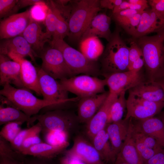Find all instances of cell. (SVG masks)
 Returning a JSON list of instances; mask_svg holds the SVG:
<instances>
[{
	"label": "cell",
	"instance_id": "d590c367",
	"mask_svg": "<svg viewBox=\"0 0 164 164\" xmlns=\"http://www.w3.org/2000/svg\"><path fill=\"white\" fill-rule=\"evenodd\" d=\"M42 128L40 123L38 122L35 125L33 131L23 142L20 149V153L24 150L33 145L42 142L39 135L42 132Z\"/></svg>",
	"mask_w": 164,
	"mask_h": 164
},
{
	"label": "cell",
	"instance_id": "ee69618b",
	"mask_svg": "<svg viewBox=\"0 0 164 164\" xmlns=\"http://www.w3.org/2000/svg\"><path fill=\"white\" fill-rule=\"evenodd\" d=\"M123 0H100L101 8H105L113 10L119 5Z\"/></svg>",
	"mask_w": 164,
	"mask_h": 164
},
{
	"label": "cell",
	"instance_id": "f1b7e54d",
	"mask_svg": "<svg viewBox=\"0 0 164 164\" xmlns=\"http://www.w3.org/2000/svg\"><path fill=\"white\" fill-rule=\"evenodd\" d=\"M80 52L90 60L97 61L101 57L104 47L99 38L92 36L86 38L79 42Z\"/></svg>",
	"mask_w": 164,
	"mask_h": 164
},
{
	"label": "cell",
	"instance_id": "db71d44e",
	"mask_svg": "<svg viewBox=\"0 0 164 164\" xmlns=\"http://www.w3.org/2000/svg\"><path fill=\"white\" fill-rule=\"evenodd\" d=\"M154 82L159 85L164 91V75Z\"/></svg>",
	"mask_w": 164,
	"mask_h": 164
},
{
	"label": "cell",
	"instance_id": "6da1fadb",
	"mask_svg": "<svg viewBox=\"0 0 164 164\" xmlns=\"http://www.w3.org/2000/svg\"><path fill=\"white\" fill-rule=\"evenodd\" d=\"M141 49L147 82H154L164 75V29L155 35L133 39Z\"/></svg>",
	"mask_w": 164,
	"mask_h": 164
},
{
	"label": "cell",
	"instance_id": "8992f818",
	"mask_svg": "<svg viewBox=\"0 0 164 164\" xmlns=\"http://www.w3.org/2000/svg\"><path fill=\"white\" fill-rule=\"evenodd\" d=\"M62 88L80 98L105 92V79L84 74L60 80Z\"/></svg>",
	"mask_w": 164,
	"mask_h": 164
},
{
	"label": "cell",
	"instance_id": "f6af8a7d",
	"mask_svg": "<svg viewBox=\"0 0 164 164\" xmlns=\"http://www.w3.org/2000/svg\"><path fill=\"white\" fill-rule=\"evenodd\" d=\"M145 164H164V148L148 160Z\"/></svg>",
	"mask_w": 164,
	"mask_h": 164
},
{
	"label": "cell",
	"instance_id": "603a6c76",
	"mask_svg": "<svg viewBox=\"0 0 164 164\" xmlns=\"http://www.w3.org/2000/svg\"><path fill=\"white\" fill-rule=\"evenodd\" d=\"M132 118L139 129L153 137L164 148V123L160 119L155 116L142 119Z\"/></svg>",
	"mask_w": 164,
	"mask_h": 164
},
{
	"label": "cell",
	"instance_id": "277c9868",
	"mask_svg": "<svg viewBox=\"0 0 164 164\" xmlns=\"http://www.w3.org/2000/svg\"><path fill=\"white\" fill-rule=\"evenodd\" d=\"M73 2L68 18V37L73 42H79L91 21L101 8L98 0H77Z\"/></svg>",
	"mask_w": 164,
	"mask_h": 164
},
{
	"label": "cell",
	"instance_id": "8d00e7d4",
	"mask_svg": "<svg viewBox=\"0 0 164 164\" xmlns=\"http://www.w3.org/2000/svg\"><path fill=\"white\" fill-rule=\"evenodd\" d=\"M18 0H0V18L7 17L19 9Z\"/></svg>",
	"mask_w": 164,
	"mask_h": 164
},
{
	"label": "cell",
	"instance_id": "ba28073f",
	"mask_svg": "<svg viewBox=\"0 0 164 164\" xmlns=\"http://www.w3.org/2000/svg\"><path fill=\"white\" fill-rule=\"evenodd\" d=\"M41 94L44 100L64 105L78 101V97H68V92L63 89L59 82L46 73L42 68L37 69Z\"/></svg>",
	"mask_w": 164,
	"mask_h": 164
},
{
	"label": "cell",
	"instance_id": "8fae6325",
	"mask_svg": "<svg viewBox=\"0 0 164 164\" xmlns=\"http://www.w3.org/2000/svg\"><path fill=\"white\" fill-rule=\"evenodd\" d=\"M109 92L119 95L139 84L146 81L145 75L140 71L132 70L113 73L104 77Z\"/></svg>",
	"mask_w": 164,
	"mask_h": 164
},
{
	"label": "cell",
	"instance_id": "74e56055",
	"mask_svg": "<svg viewBox=\"0 0 164 164\" xmlns=\"http://www.w3.org/2000/svg\"><path fill=\"white\" fill-rule=\"evenodd\" d=\"M132 137L134 140L137 151L144 164L155 154L159 152L149 148L138 139L135 138L133 136Z\"/></svg>",
	"mask_w": 164,
	"mask_h": 164
},
{
	"label": "cell",
	"instance_id": "d4e9b609",
	"mask_svg": "<svg viewBox=\"0 0 164 164\" xmlns=\"http://www.w3.org/2000/svg\"><path fill=\"white\" fill-rule=\"evenodd\" d=\"M135 96L151 102L164 101V91L154 82L145 81L128 90Z\"/></svg>",
	"mask_w": 164,
	"mask_h": 164
},
{
	"label": "cell",
	"instance_id": "484cf974",
	"mask_svg": "<svg viewBox=\"0 0 164 164\" xmlns=\"http://www.w3.org/2000/svg\"><path fill=\"white\" fill-rule=\"evenodd\" d=\"M122 162L128 164H144L137 151L129 126L127 136L117 155L115 164Z\"/></svg>",
	"mask_w": 164,
	"mask_h": 164
},
{
	"label": "cell",
	"instance_id": "bcb514c9",
	"mask_svg": "<svg viewBox=\"0 0 164 164\" xmlns=\"http://www.w3.org/2000/svg\"><path fill=\"white\" fill-rule=\"evenodd\" d=\"M60 164H86L80 159L65 155L60 160Z\"/></svg>",
	"mask_w": 164,
	"mask_h": 164
},
{
	"label": "cell",
	"instance_id": "3957f363",
	"mask_svg": "<svg viewBox=\"0 0 164 164\" xmlns=\"http://www.w3.org/2000/svg\"><path fill=\"white\" fill-rule=\"evenodd\" d=\"M117 26L101 56V74L104 77L129 70V47L121 38Z\"/></svg>",
	"mask_w": 164,
	"mask_h": 164
},
{
	"label": "cell",
	"instance_id": "816d5d0a",
	"mask_svg": "<svg viewBox=\"0 0 164 164\" xmlns=\"http://www.w3.org/2000/svg\"><path fill=\"white\" fill-rule=\"evenodd\" d=\"M130 3L127 0H123L119 5L115 7L112 10V14L129 9Z\"/></svg>",
	"mask_w": 164,
	"mask_h": 164
},
{
	"label": "cell",
	"instance_id": "4dcf8cb0",
	"mask_svg": "<svg viewBox=\"0 0 164 164\" xmlns=\"http://www.w3.org/2000/svg\"><path fill=\"white\" fill-rule=\"evenodd\" d=\"M47 4L49 7V9L44 23L46 27L44 35L46 38L51 41L50 39L53 37L56 29L57 20V8L53 1H50Z\"/></svg>",
	"mask_w": 164,
	"mask_h": 164
},
{
	"label": "cell",
	"instance_id": "9f6ffc18",
	"mask_svg": "<svg viewBox=\"0 0 164 164\" xmlns=\"http://www.w3.org/2000/svg\"><path fill=\"white\" fill-rule=\"evenodd\" d=\"M128 164L126 163H125V162H122V163H118V164Z\"/></svg>",
	"mask_w": 164,
	"mask_h": 164
},
{
	"label": "cell",
	"instance_id": "b9f144b4",
	"mask_svg": "<svg viewBox=\"0 0 164 164\" xmlns=\"http://www.w3.org/2000/svg\"><path fill=\"white\" fill-rule=\"evenodd\" d=\"M138 13H142L134 10L128 9L112 14V16L114 20L118 24Z\"/></svg>",
	"mask_w": 164,
	"mask_h": 164
},
{
	"label": "cell",
	"instance_id": "60d3db41",
	"mask_svg": "<svg viewBox=\"0 0 164 164\" xmlns=\"http://www.w3.org/2000/svg\"><path fill=\"white\" fill-rule=\"evenodd\" d=\"M129 67L135 61L143 56L142 51L135 40H129ZM129 70V69H128Z\"/></svg>",
	"mask_w": 164,
	"mask_h": 164
},
{
	"label": "cell",
	"instance_id": "9a60e30c",
	"mask_svg": "<svg viewBox=\"0 0 164 164\" xmlns=\"http://www.w3.org/2000/svg\"><path fill=\"white\" fill-rule=\"evenodd\" d=\"M7 56L20 64L21 79L25 88L41 95L37 69L30 61L17 54L10 53Z\"/></svg>",
	"mask_w": 164,
	"mask_h": 164
},
{
	"label": "cell",
	"instance_id": "681fc988",
	"mask_svg": "<svg viewBox=\"0 0 164 164\" xmlns=\"http://www.w3.org/2000/svg\"><path fill=\"white\" fill-rule=\"evenodd\" d=\"M46 159L33 157L30 159H25V164H49L46 161Z\"/></svg>",
	"mask_w": 164,
	"mask_h": 164
},
{
	"label": "cell",
	"instance_id": "5b68a950",
	"mask_svg": "<svg viewBox=\"0 0 164 164\" xmlns=\"http://www.w3.org/2000/svg\"><path fill=\"white\" fill-rule=\"evenodd\" d=\"M50 43L52 47L61 52L73 76L83 74L97 77L101 74V70L97 61L90 60L63 40H51Z\"/></svg>",
	"mask_w": 164,
	"mask_h": 164
},
{
	"label": "cell",
	"instance_id": "44dd1931",
	"mask_svg": "<svg viewBox=\"0 0 164 164\" xmlns=\"http://www.w3.org/2000/svg\"><path fill=\"white\" fill-rule=\"evenodd\" d=\"M129 119L107 124L105 127L113 151L117 156L120 152L128 131Z\"/></svg>",
	"mask_w": 164,
	"mask_h": 164
},
{
	"label": "cell",
	"instance_id": "e575fe53",
	"mask_svg": "<svg viewBox=\"0 0 164 164\" xmlns=\"http://www.w3.org/2000/svg\"><path fill=\"white\" fill-rule=\"evenodd\" d=\"M25 155L14 150L10 142L0 136V157H6L24 161Z\"/></svg>",
	"mask_w": 164,
	"mask_h": 164
},
{
	"label": "cell",
	"instance_id": "1f68e13d",
	"mask_svg": "<svg viewBox=\"0 0 164 164\" xmlns=\"http://www.w3.org/2000/svg\"><path fill=\"white\" fill-rule=\"evenodd\" d=\"M49 7L44 1L41 0L33 5L29 10L31 18L39 23H44L46 19Z\"/></svg>",
	"mask_w": 164,
	"mask_h": 164
},
{
	"label": "cell",
	"instance_id": "4fadbf2b",
	"mask_svg": "<svg viewBox=\"0 0 164 164\" xmlns=\"http://www.w3.org/2000/svg\"><path fill=\"white\" fill-rule=\"evenodd\" d=\"M64 152L65 155L77 158L86 164H104L93 144L81 136L76 138L72 147Z\"/></svg>",
	"mask_w": 164,
	"mask_h": 164
},
{
	"label": "cell",
	"instance_id": "836d02e7",
	"mask_svg": "<svg viewBox=\"0 0 164 164\" xmlns=\"http://www.w3.org/2000/svg\"><path fill=\"white\" fill-rule=\"evenodd\" d=\"M23 123L19 122H11L5 125L0 132V136L10 143L12 142L22 129Z\"/></svg>",
	"mask_w": 164,
	"mask_h": 164
},
{
	"label": "cell",
	"instance_id": "7bdbcfd3",
	"mask_svg": "<svg viewBox=\"0 0 164 164\" xmlns=\"http://www.w3.org/2000/svg\"><path fill=\"white\" fill-rule=\"evenodd\" d=\"M148 2L152 9L164 17V0H149Z\"/></svg>",
	"mask_w": 164,
	"mask_h": 164
},
{
	"label": "cell",
	"instance_id": "c3c4849f",
	"mask_svg": "<svg viewBox=\"0 0 164 164\" xmlns=\"http://www.w3.org/2000/svg\"><path fill=\"white\" fill-rule=\"evenodd\" d=\"M0 164H25L24 161H21L14 158L0 157Z\"/></svg>",
	"mask_w": 164,
	"mask_h": 164
},
{
	"label": "cell",
	"instance_id": "5bb4252c",
	"mask_svg": "<svg viewBox=\"0 0 164 164\" xmlns=\"http://www.w3.org/2000/svg\"><path fill=\"white\" fill-rule=\"evenodd\" d=\"M164 29V17L148 8L142 13L139 25L132 36L138 39L150 33H157Z\"/></svg>",
	"mask_w": 164,
	"mask_h": 164
},
{
	"label": "cell",
	"instance_id": "f5cc1de1",
	"mask_svg": "<svg viewBox=\"0 0 164 164\" xmlns=\"http://www.w3.org/2000/svg\"><path fill=\"white\" fill-rule=\"evenodd\" d=\"M127 1L129 3L132 4L148 5V1L146 0H128Z\"/></svg>",
	"mask_w": 164,
	"mask_h": 164
},
{
	"label": "cell",
	"instance_id": "7c38bea8",
	"mask_svg": "<svg viewBox=\"0 0 164 164\" xmlns=\"http://www.w3.org/2000/svg\"><path fill=\"white\" fill-rule=\"evenodd\" d=\"M31 20L29 10L5 18L0 22V39H7L21 35Z\"/></svg>",
	"mask_w": 164,
	"mask_h": 164
},
{
	"label": "cell",
	"instance_id": "7a4b0ae2",
	"mask_svg": "<svg viewBox=\"0 0 164 164\" xmlns=\"http://www.w3.org/2000/svg\"><path fill=\"white\" fill-rule=\"evenodd\" d=\"M1 104L15 107L30 117L37 114L43 108L47 110L58 108L64 105L39 99L30 90L15 87L10 84L3 86L0 91Z\"/></svg>",
	"mask_w": 164,
	"mask_h": 164
},
{
	"label": "cell",
	"instance_id": "30bf717a",
	"mask_svg": "<svg viewBox=\"0 0 164 164\" xmlns=\"http://www.w3.org/2000/svg\"><path fill=\"white\" fill-rule=\"evenodd\" d=\"M126 99L127 112L125 119H142L154 117L164 108V101L154 102L137 97L129 91Z\"/></svg>",
	"mask_w": 164,
	"mask_h": 164
},
{
	"label": "cell",
	"instance_id": "f546056e",
	"mask_svg": "<svg viewBox=\"0 0 164 164\" xmlns=\"http://www.w3.org/2000/svg\"><path fill=\"white\" fill-rule=\"evenodd\" d=\"M125 92V91L121 92L112 104L110 108L107 124L122 119L125 109L126 108Z\"/></svg>",
	"mask_w": 164,
	"mask_h": 164
},
{
	"label": "cell",
	"instance_id": "d6986e66",
	"mask_svg": "<svg viewBox=\"0 0 164 164\" xmlns=\"http://www.w3.org/2000/svg\"><path fill=\"white\" fill-rule=\"evenodd\" d=\"M111 20V17L105 13H98L91 21L79 42L92 36L104 38L108 42L112 34L110 29Z\"/></svg>",
	"mask_w": 164,
	"mask_h": 164
},
{
	"label": "cell",
	"instance_id": "4316f807",
	"mask_svg": "<svg viewBox=\"0 0 164 164\" xmlns=\"http://www.w3.org/2000/svg\"><path fill=\"white\" fill-rule=\"evenodd\" d=\"M92 144L102 160L114 163L117 155L113 151L105 128L98 133L91 140Z\"/></svg>",
	"mask_w": 164,
	"mask_h": 164
},
{
	"label": "cell",
	"instance_id": "f907efd6",
	"mask_svg": "<svg viewBox=\"0 0 164 164\" xmlns=\"http://www.w3.org/2000/svg\"><path fill=\"white\" fill-rule=\"evenodd\" d=\"M41 1V0H18V5L19 9H20L29 5H33Z\"/></svg>",
	"mask_w": 164,
	"mask_h": 164
},
{
	"label": "cell",
	"instance_id": "f35d334b",
	"mask_svg": "<svg viewBox=\"0 0 164 164\" xmlns=\"http://www.w3.org/2000/svg\"><path fill=\"white\" fill-rule=\"evenodd\" d=\"M142 13H138L118 25L132 36L137 29Z\"/></svg>",
	"mask_w": 164,
	"mask_h": 164
},
{
	"label": "cell",
	"instance_id": "52a82bcc",
	"mask_svg": "<svg viewBox=\"0 0 164 164\" xmlns=\"http://www.w3.org/2000/svg\"><path fill=\"white\" fill-rule=\"evenodd\" d=\"M41 125L44 133L59 132L68 135L73 128L77 120L75 117L70 111L62 109L48 111L43 113L34 115Z\"/></svg>",
	"mask_w": 164,
	"mask_h": 164
},
{
	"label": "cell",
	"instance_id": "cb8c5ba5",
	"mask_svg": "<svg viewBox=\"0 0 164 164\" xmlns=\"http://www.w3.org/2000/svg\"><path fill=\"white\" fill-rule=\"evenodd\" d=\"M69 145V143L67 141L58 145L50 144L42 142L24 150L21 153L25 155H28L49 159L64 152Z\"/></svg>",
	"mask_w": 164,
	"mask_h": 164
},
{
	"label": "cell",
	"instance_id": "ab89813d",
	"mask_svg": "<svg viewBox=\"0 0 164 164\" xmlns=\"http://www.w3.org/2000/svg\"><path fill=\"white\" fill-rule=\"evenodd\" d=\"M35 125H33L29 128L21 130L13 141L10 143L14 150L19 152L23 142L33 131Z\"/></svg>",
	"mask_w": 164,
	"mask_h": 164
},
{
	"label": "cell",
	"instance_id": "7402d4cb",
	"mask_svg": "<svg viewBox=\"0 0 164 164\" xmlns=\"http://www.w3.org/2000/svg\"><path fill=\"white\" fill-rule=\"evenodd\" d=\"M28 42L38 56L44 50L45 43L51 41L46 38L39 23L31 19L26 28L21 35Z\"/></svg>",
	"mask_w": 164,
	"mask_h": 164
},
{
	"label": "cell",
	"instance_id": "d6a6232c",
	"mask_svg": "<svg viewBox=\"0 0 164 164\" xmlns=\"http://www.w3.org/2000/svg\"><path fill=\"white\" fill-rule=\"evenodd\" d=\"M57 20L55 33L52 40H63L69 34V28L68 22L65 20L60 10L57 8Z\"/></svg>",
	"mask_w": 164,
	"mask_h": 164
},
{
	"label": "cell",
	"instance_id": "11a10c76",
	"mask_svg": "<svg viewBox=\"0 0 164 164\" xmlns=\"http://www.w3.org/2000/svg\"><path fill=\"white\" fill-rule=\"evenodd\" d=\"M156 117L160 119L164 123V110L157 115Z\"/></svg>",
	"mask_w": 164,
	"mask_h": 164
},
{
	"label": "cell",
	"instance_id": "2e32d148",
	"mask_svg": "<svg viewBox=\"0 0 164 164\" xmlns=\"http://www.w3.org/2000/svg\"><path fill=\"white\" fill-rule=\"evenodd\" d=\"M9 58L7 56L0 54V85L13 84L17 88H25L21 79L20 64Z\"/></svg>",
	"mask_w": 164,
	"mask_h": 164
},
{
	"label": "cell",
	"instance_id": "ac0fdd59",
	"mask_svg": "<svg viewBox=\"0 0 164 164\" xmlns=\"http://www.w3.org/2000/svg\"><path fill=\"white\" fill-rule=\"evenodd\" d=\"M118 95L109 92L108 97L100 109L87 123V134L91 140H92L98 133L105 128L111 106Z\"/></svg>",
	"mask_w": 164,
	"mask_h": 164
},
{
	"label": "cell",
	"instance_id": "83f0119b",
	"mask_svg": "<svg viewBox=\"0 0 164 164\" xmlns=\"http://www.w3.org/2000/svg\"><path fill=\"white\" fill-rule=\"evenodd\" d=\"M36 120L34 116H29L24 112L15 107L7 106H0V125L11 122H26L28 126L33 125Z\"/></svg>",
	"mask_w": 164,
	"mask_h": 164
},
{
	"label": "cell",
	"instance_id": "e0dca14e",
	"mask_svg": "<svg viewBox=\"0 0 164 164\" xmlns=\"http://www.w3.org/2000/svg\"><path fill=\"white\" fill-rule=\"evenodd\" d=\"M109 91L80 98L78 104V120L87 123L94 116L108 97Z\"/></svg>",
	"mask_w": 164,
	"mask_h": 164
},
{
	"label": "cell",
	"instance_id": "9c48e42d",
	"mask_svg": "<svg viewBox=\"0 0 164 164\" xmlns=\"http://www.w3.org/2000/svg\"><path fill=\"white\" fill-rule=\"evenodd\" d=\"M39 57L42 60L41 68L47 74L60 80L73 77L61 52L51 47L44 50Z\"/></svg>",
	"mask_w": 164,
	"mask_h": 164
},
{
	"label": "cell",
	"instance_id": "7dc6e473",
	"mask_svg": "<svg viewBox=\"0 0 164 164\" xmlns=\"http://www.w3.org/2000/svg\"><path fill=\"white\" fill-rule=\"evenodd\" d=\"M145 62L143 56L134 62L128 68L129 70L136 72L141 71L144 66Z\"/></svg>",
	"mask_w": 164,
	"mask_h": 164
},
{
	"label": "cell",
	"instance_id": "ffe728a7",
	"mask_svg": "<svg viewBox=\"0 0 164 164\" xmlns=\"http://www.w3.org/2000/svg\"><path fill=\"white\" fill-rule=\"evenodd\" d=\"M0 54L7 56L12 53L24 57H30L31 60L35 62V57L38 56L32 49L26 40L22 36L5 39L0 43Z\"/></svg>",
	"mask_w": 164,
	"mask_h": 164
}]
</instances>
